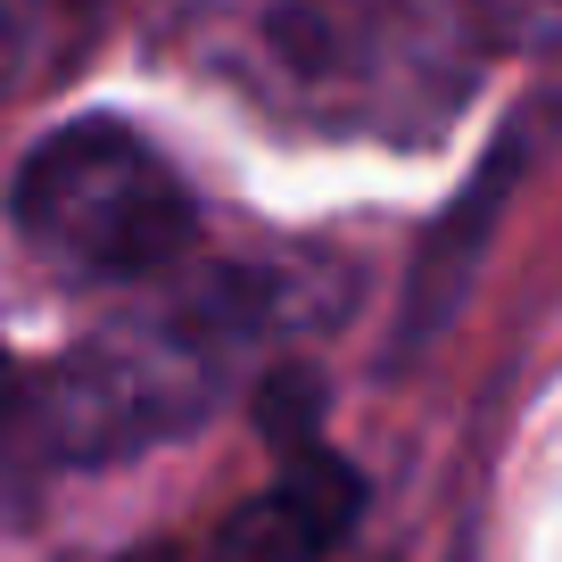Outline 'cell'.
<instances>
[{
  "label": "cell",
  "mask_w": 562,
  "mask_h": 562,
  "mask_svg": "<svg viewBox=\"0 0 562 562\" xmlns=\"http://www.w3.org/2000/svg\"><path fill=\"white\" fill-rule=\"evenodd\" d=\"M9 224L67 281H149L191 248V191L140 133L83 116L18 166Z\"/></svg>",
  "instance_id": "3957f363"
},
{
  "label": "cell",
  "mask_w": 562,
  "mask_h": 562,
  "mask_svg": "<svg viewBox=\"0 0 562 562\" xmlns=\"http://www.w3.org/2000/svg\"><path fill=\"white\" fill-rule=\"evenodd\" d=\"M488 0H175L166 50L323 140H430L488 67Z\"/></svg>",
  "instance_id": "6da1fadb"
},
{
  "label": "cell",
  "mask_w": 562,
  "mask_h": 562,
  "mask_svg": "<svg viewBox=\"0 0 562 562\" xmlns=\"http://www.w3.org/2000/svg\"><path fill=\"white\" fill-rule=\"evenodd\" d=\"M488 25L505 50L562 58V0H488Z\"/></svg>",
  "instance_id": "5b68a950"
},
{
  "label": "cell",
  "mask_w": 562,
  "mask_h": 562,
  "mask_svg": "<svg viewBox=\"0 0 562 562\" xmlns=\"http://www.w3.org/2000/svg\"><path fill=\"white\" fill-rule=\"evenodd\" d=\"M290 315L281 281L265 273H207L175 299L108 323L67 356L34 397V447L50 463H124L166 447L232 397L273 323Z\"/></svg>",
  "instance_id": "7a4b0ae2"
},
{
  "label": "cell",
  "mask_w": 562,
  "mask_h": 562,
  "mask_svg": "<svg viewBox=\"0 0 562 562\" xmlns=\"http://www.w3.org/2000/svg\"><path fill=\"white\" fill-rule=\"evenodd\" d=\"M9 414H18V381H9V356H0V430H9Z\"/></svg>",
  "instance_id": "8992f818"
},
{
  "label": "cell",
  "mask_w": 562,
  "mask_h": 562,
  "mask_svg": "<svg viewBox=\"0 0 562 562\" xmlns=\"http://www.w3.org/2000/svg\"><path fill=\"white\" fill-rule=\"evenodd\" d=\"M356 521V480L339 472L323 447H299V463L273 480L265 496H248L199 554L182 546H149L133 562H331V546Z\"/></svg>",
  "instance_id": "277c9868"
},
{
  "label": "cell",
  "mask_w": 562,
  "mask_h": 562,
  "mask_svg": "<svg viewBox=\"0 0 562 562\" xmlns=\"http://www.w3.org/2000/svg\"><path fill=\"white\" fill-rule=\"evenodd\" d=\"M0 75H9V25H0Z\"/></svg>",
  "instance_id": "52a82bcc"
}]
</instances>
